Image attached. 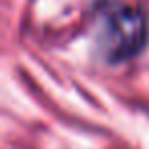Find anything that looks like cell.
<instances>
[{"label": "cell", "instance_id": "cell-1", "mask_svg": "<svg viewBox=\"0 0 149 149\" xmlns=\"http://www.w3.org/2000/svg\"><path fill=\"white\" fill-rule=\"evenodd\" d=\"M147 17L125 2L106 0L96 8L94 45L104 61L120 63L137 57L147 45Z\"/></svg>", "mask_w": 149, "mask_h": 149}]
</instances>
